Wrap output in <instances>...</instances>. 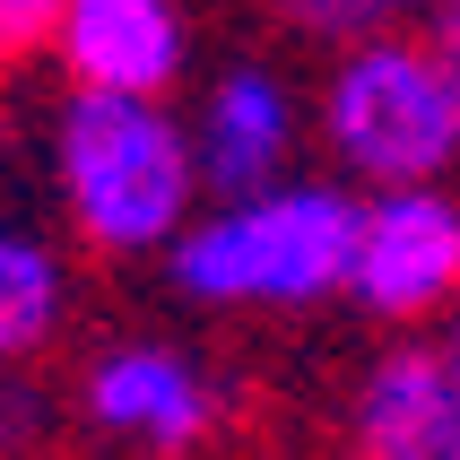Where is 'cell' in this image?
I'll list each match as a JSON object with an SVG mask.
<instances>
[{
	"instance_id": "3957f363",
	"label": "cell",
	"mask_w": 460,
	"mask_h": 460,
	"mask_svg": "<svg viewBox=\"0 0 460 460\" xmlns=\"http://www.w3.org/2000/svg\"><path fill=\"white\" fill-rule=\"evenodd\" d=\"M313 130H322L339 182H357V191L443 182L460 165V87L426 35L383 26V35L331 44V70L313 87Z\"/></svg>"
},
{
	"instance_id": "8992f818",
	"label": "cell",
	"mask_w": 460,
	"mask_h": 460,
	"mask_svg": "<svg viewBox=\"0 0 460 460\" xmlns=\"http://www.w3.org/2000/svg\"><path fill=\"white\" fill-rule=\"evenodd\" d=\"M191 165H200V200H234V191H261L296 165V139H305V104L287 87V70L270 61H226V70L200 87L191 104Z\"/></svg>"
},
{
	"instance_id": "7a4b0ae2",
	"label": "cell",
	"mask_w": 460,
	"mask_h": 460,
	"mask_svg": "<svg viewBox=\"0 0 460 460\" xmlns=\"http://www.w3.org/2000/svg\"><path fill=\"white\" fill-rule=\"evenodd\" d=\"M52 191L87 252L156 261L200 208L191 130L165 113V96L70 87V104L52 113Z\"/></svg>"
},
{
	"instance_id": "7c38bea8",
	"label": "cell",
	"mask_w": 460,
	"mask_h": 460,
	"mask_svg": "<svg viewBox=\"0 0 460 460\" xmlns=\"http://www.w3.org/2000/svg\"><path fill=\"white\" fill-rule=\"evenodd\" d=\"M52 18H61V0H0V61L52 52Z\"/></svg>"
},
{
	"instance_id": "5bb4252c",
	"label": "cell",
	"mask_w": 460,
	"mask_h": 460,
	"mask_svg": "<svg viewBox=\"0 0 460 460\" xmlns=\"http://www.w3.org/2000/svg\"><path fill=\"white\" fill-rule=\"evenodd\" d=\"M435 348H443V374H452V391H460V305L443 313V331H435Z\"/></svg>"
},
{
	"instance_id": "52a82bcc",
	"label": "cell",
	"mask_w": 460,
	"mask_h": 460,
	"mask_svg": "<svg viewBox=\"0 0 460 460\" xmlns=\"http://www.w3.org/2000/svg\"><path fill=\"white\" fill-rule=\"evenodd\" d=\"M52 61L70 70V87L174 96L191 70V18H182V0H61Z\"/></svg>"
},
{
	"instance_id": "9c48e42d",
	"label": "cell",
	"mask_w": 460,
	"mask_h": 460,
	"mask_svg": "<svg viewBox=\"0 0 460 460\" xmlns=\"http://www.w3.org/2000/svg\"><path fill=\"white\" fill-rule=\"evenodd\" d=\"M70 322V261L61 243L0 217V365H35Z\"/></svg>"
},
{
	"instance_id": "6da1fadb",
	"label": "cell",
	"mask_w": 460,
	"mask_h": 460,
	"mask_svg": "<svg viewBox=\"0 0 460 460\" xmlns=\"http://www.w3.org/2000/svg\"><path fill=\"white\" fill-rule=\"evenodd\" d=\"M357 182L331 174H279L234 200H200L191 226L165 243V279L182 305L208 313H313L348 296L357 252Z\"/></svg>"
},
{
	"instance_id": "30bf717a",
	"label": "cell",
	"mask_w": 460,
	"mask_h": 460,
	"mask_svg": "<svg viewBox=\"0 0 460 460\" xmlns=\"http://www.w3.org/2000/svg\"><path fill=\"white\" fill-rule=\"evenodd\" d=\"M270 18L313 35V44H357V35H383V26H426L435 0H270Z\"/></svg>"
},
{
	"instance_id": "4fadbf2b",
	"label": "cell",
	"mask_w": 460,
	"mask_h": 460,
	"mask_svg": "<svg viewBox=\"0 0 460 460\" xmlns=\"http://www.w3.org/2000/svg\"><path fill=\"white\" fill-rule=\"evenodd\" d=\"M426 44L443 52V70H452V87H460V0H435V18H426Z\"/></svg>"
},
{
	"instance_id": "ba28073f",
	"label": "cell",
	"mask_w": 460,
	"mask_h": 460,
	"mask_svg": "<svg viewBox=\"0 0 460 460\" xmlns=\"http://www.w3.org/2000/svg\"><path fill=\"white\" fill-rule=\"evenodd\" d=\"M357 460H460V391L435 339H391L357 383Z\"/></svg>"
},
{
	"instance_id": "5b68a950",
	"label": "cell",
	"mask_w": 460,
	"mask_h": 460,
	"mask_svg": "<svg viewBox=\"0 0 460 460\" xmlns=\"http://www.w3.org/2000/svg\"><path fill=\"white\" fill-rule=\"evenodd\" d=\"M348 305L383 331H417L460 305V191H443V182L365 191L357 252H348Z\"/></svg>"
},
{
	"instance_id": "277c9868",
	"label": "cell",
	"mask_w": 460,
	"mask_h": 460,
	"mask_svg": "<svg viewBox=\"0 0 460 460\" xmlns=\"http://www.w3.org/2000/svg\"><path fill=\"white\" fill-rule=\"evenodd\" d=\"M226 409V374L174 339H104L78 365V417L148 460H191L200 443H217Z\"/></svg>"
},
{
	"instance_id": "8fae6325",
	"label": "cell",
	"mask_w": 460,
	"mask_h": 460,
	"mask_svg": "<svg viewBox=\"0 0 460 460\" xmlns=\"http://www.w3.org/2000/svg\"><path fill=\"white\" fill-rule=\"evenodd\" d=\"M35 435H44V400H35V383L18 365H0V460H18Z\"/></svg>"
}]
</instances>
